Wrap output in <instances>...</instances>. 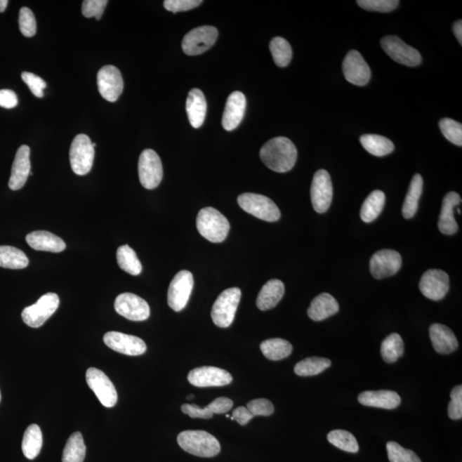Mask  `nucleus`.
<instances>
[{
	"instance_id": "36",
	"label": "nucleus",
	"mask_w": 462,
	"mask_h": 462,
	"mask_svg": "<svg viewBox=\"0 0 462 462\" xmlns=\"http://www.w3.org/2000/svg\"><path fill=\"white\" fill-rule=\"evenodd\" d=\"M117 261L121 269L133 276L139 275L143 265L136 252L128 245L121 246L117 251Z\"/></svg>"
},
{
	"instance_id": "12",
	"label": "nucleus",
	"mask_w": 462,
	"mask_h": 462,
	"mask_svg": "<svg viewBox=\"0 0 462 462\" xmlns=\"http://www.w3.org/2000/svg\"><path fill=\"white\" fill-rule=\"evenodd\" d=\"M86 381L98 399L105 408H113L117 402L116 388L103 371L95 367L88 368Z\"/></svg>"
},
{
	"instance_id": "10",
	"label": "nucleus",
	"mask_w": 462,
	"mask_h": 462,
	"mask_svg": "<svg viewBox=\"0 0 462 462\" xmlns=\"http://www.w3.org/2000/svg\"><path fill=\"white\" fill-rule=\"evenodd\" d=\"M383 51L390 58L399 64L416 67L421 64L422 58L418 50L407 45L400 38L395 35H388L381 40Z\"/></svg>"
},
{
	"instance_id": "23",
	"label": "nucleus",
	"mask_w": 462,
	"mask_h": 462,
	"mask_svg": "<svg viewBox=\"0 0 462 462\" xmlns=\"http://www.w3.org/2000/svg\"><path fill=\"white\" fill-rule=\"evenodd\" d=\"M360 404L383 409H395L401 404V397L392 390H368L359 395Z\"/></svg>"
},
{
	"instance_id": "15",
	"label": "nucleus",
	"mask_w": 462,
	"mask_h": 462,
	"mask_svg": "<svg viewBox=\"0 0 462 462\" xmlns=\"http://www.w3.org/2000/svg\"><path fill=\"white\" fill-rule=\"evenodd\" d=\"M98 88L105 100L115 103L122 95L124 80L120 70L113 65H105L97 77Z\"/></svg>"
},
{
	"instance_id": "57",
	"label": "nucleus",
	"mask_w": 462,
	"mask_h": 462,
	"mask_svg": "<svg viewBox=\"0 0 462 462\" xmlns=\"http://www.w3.org/2000/svg\"><path fill=\"white\" fill-rule=\"evenodd\" d=\"M192 399H194V395H190L189 397H187V400H192Z\"/></svg>"
},
{
	"instance_id": "7",
	"label": "nucleus",
	"mask_w": 462,
	"mask_h": 462,
	"mask_svg": "<svg viewBox=\"0 0 462 462\" xmlns=\"http://www.w3.org/2000/svg\"><path fill=\"white\" fill-rule=\"evenodd\" d=\"M95 159V147L88 136L81 134L73 140L70 150V166L77 175H87Z\"/></svg>"
},
{
	"instance_id": "22",
	"label": "nucleus",
	"mask_w": 462,
	"mask_h": 462,
	"mask_svg": "<svg viewBox=\"0 0 462 462\" xmlns=\"http://www.w3.org/2000/svg\"><path fill=\"white\" fill-rule=\"evenodd\" d=\"M30 148L26 145L19 147L11 169L9 187L11 190H21L30 174Z\"/></svg>"
},
{
	"instance_id": "41",
	"label": "nucleus",
	"mask_w": 462,
	"mask_h": 462,
	"mask_svg": "<svg viewBox=\"0 0 462 462\" xmlns=\"http://www.w3.org/2000/svg\"><path fill=\"white\" fill-rule=\"evenodd\" d=\"M327 440L331 444L336 448L343 450V451L350 453H357L359 451V444L357 440L353 434L344 430H331L328 434Z\"/></svg>"
},
{
	"instance_id": "56",
	"label": "nucleus",
	"mask_w": 462,
	"mask_h": 462,
	"mask_svg": "<svg viewBox=\"0 0 462 462\" xmlns=\"http://www.w3.org/2000/svg\"><path fill=\"white\" fill-rule=\"evenodd\" d=\"M8 4H9L8 0H0V13H4L6 11Z\"/></svg>"
},
{
	"instance_id": "42",
	"label": "nucleus",
	"mask_w": 462,
	"mask_h": 462,
	"mask_svg": "<svg viewBox=\"0 0 462 462\" xmlns=\"http://www.w3.org/2000/svg\"><path fill=\"white\" fill-rule=\"evenodd\" d=\"M386 449L390 462H421L420 458L412 450L402 447L397 442H388Z\"/></svg>"
},
{
	"instance_id": "18",
	"label": "nucleus",
	"mask_w": 462,
	"mask_h": 462,
	"mask_svg": "<svg viewBox=\"0 0 462 462\" xmlns=\"http://www.w3.org/2000/svg\"><path fill=\"white\" fill-rule=\"evenodd\" d=\"M187 381L197 387H220L230 385L233 378L229 371L221 368L202 367L192 370Z\"/></svg>"
},
{
	"instance_id": "6",
	"label": "nucleus",
	"mask_w": 462,
	"mask_h": 462,
	"mask_svg": "<svg viewBox=\"0 0 462 462\" xmlns=\"http://www.w3.org/2000/svg\"><path fill=\"white\" fill-rule=\"evenodd\" d=\"M60 306V297L55 293L42 296L37 303L23 309L22 319L27 326L39 328L45 324Z\"/></svg>"
},
{
	"instance_id": "32",
	"label": "nucleus",
	"mask_w": 462,
	"mask_h": 462,
	"mask_svg": "<svg viewBox=\"0 0 462 462\" xmlns=\"http://www.w3.org/2000/svg\"><path fill=\"white\" fill-rule=\"evenodd\" d=\"M422 191L423 178L420 174L414 175L402 206V215L406 219L412 218L416 214Z\"/></svg>"
},
{
	"instance_id": "20",
	"label": "nucleus",
	"mask_w": 462,
	"mask_h": 462,
	"mask_svg": "<svg viewBox=\"0 0 462 462\" xmlns=\"http://www.w3.org/2000/svg\"><path fill=\"white\" fill-rule=\"evenodd\" d=\"M105 345L120 354L129 356L143 355L147 350L146 343L136 336L110 331L104 336Z\"/></svg>"
},
{
	"instance_id": "16",
	"label": "nucleus",
	"mask_w": 462,
	"mask_h": 462,
	"mask_svg": "<svg viewBox=\"0 0 462 462\" xmlns=\"http://www.w3.org/2000/svg\"><path fill=\"white\" fill-rule=\"evenodd\" d=\"M402 264V256L398 252L391 249L379 250L371 258L370 271L375 279H383L397 274Z\"/></svg>"
},
{
	"instance_id": "17",
	"label": "nucleus",
	"mask_w": 462,
	"mask_h": 462,
	"mask_svg": "<svg viewBox=\"0 0 462 462\" xmlns=\"http://www.w3.org/2000/svg\"><path fill=\"white\" fill-rule=\"evenodd\" d=\"M418 286L426 298L440 301L444 298L449 291V277L442 270H428L423 274Z\"/></svg>"
},
{
	"instance_id": "2",
	"label": "nucleus",
	"mask_w": 462,
	"mask_h": 462,
	"mask_svg": "<svg viewBox=\"0 0 462 462\" xmlns=\"http://www.w3.org/2000/svg\"><path fill=\"white\" fill-rule=\"evenodd\" d=\"M178 442L184 451L199 457H214L221 450L217 438L205 430H184L179 434Z\"/></svg>"
},
{
	"instance_id": "48",
	"label": "nucleus",
	"mask_w": 462,
	"mask_h": 462,
	"mask_svg": "<svg viewBox=\"0 0 462 462\" xmlns=\"http://www.w3.org/2000/svg\"><path fill=\"white\" fill-rule=\"evenodd\" d=\"M246 408L251 412L253 417L270 416L274 413V406L268 399H256L248 403Z\"/></svg>"
},
{
	"instance_id": "45",
	"label": "nucleus",
	"mask_w": 462,
	"mask_h": 462,
	"mask_svg": "<svg viewBox=\"0 0 462 462\" xmlns=\"http://www.w3.org/2000/svg\"><path fill=\"white\" fill-rule=\"evenodd\" d=\"M19 29L26 37H33L37 33V20L33 11L27 7H22L19 13Z\"/></svg>"
},
{
	"instance_id": "37",
	"label": "nucleus",
	"mask_w": 462,
	"mask_h": 462,
	"mask_svg": "<svg viewBox=\"0 0 462 462\" xmlns=\"http://www.w3.org/2000/svg\"><path fill=\"white\" fill-rule=\"evenodd\" d=\"M84 437L79 432L73 433L66 442L62 452V462H84L86 456Z\"/></svg>"
},
{
	"instance_id": "55",
	"label": "nucleus",
	"mask_w": 462,
	"mask_h": 462,
	"mask_svg": "<svg viewBox=\"0 0 462 462\" xmlns=\"http://www.w3.org/2000/svg\"><path fill=\"white\" fill-rule=\"evenodd\" d=\"M454 34H455L457 41L462 44V21L459 20L455 22L453 26Z\"/></svg>"
},
{
	"instance_id": "24",
	"label": "nucleus",
	"mask_w": 462,
	"mask_h": 462,
	"mask_svg": "<svg viewBox=\"0 0 462 462\" xmlns=\"http://www.w3.org/2000/svg\"><path fill=\"white\" fill-rule=\"evenodd\" d=\"M461 198L456 192H449L442 199V205L440 219H438V229L444 235H454L457 232L458 225L454 217V209L460 205Z\"/></svg>"
},
{
	"instance_id": "29",
	"label": "nucleus",
	"mask_w": 462,
	"mask_h": 462,
	"mask_svg": "<svg viewBox=\"0 0 462 462\" xmlns=\"http://www.w3.org/2000/svg\"><path fill=\"white\" fill-rule=\"evenodd\" d=\"M285 288L283 282L272 279L268 282L258 293L256 304L261 311L270 310L275 308L283 298Z\"/></svg>"
},
{
	"instance_id": "1",
	"label": "nucleus",
	"mask_w": 462,
	"mask_h": 462,
	"mask_svg": "<svg viewBox=\"0 0 462 462\" xmlns=\"http://www.w3.org/2000/svg\"><path fill=\"white\" fill-rule=\"evenodd\" d=\"M260 159L273 171L284 173L295 166L297 150L295 145L286 137H276L262 147Z\"/></svg>"
},
{
	"instance_id": "33",
	"label": "nucleus",
	"mask_w": 462,
	"mask_h": 462,
	"mask_svg": "<svg viewBox=\"0 0 462 462\" xmlns=\"http://www.w3.org/2000/svg\"><path fill=\"white\" fill-rule=\"evenodd\" d=\"M260 350L265 358L270 360H280L287 358L291 355L293 347L288 341L272 338L262 342Z\"/></svg>"
},
{
	"instance_id": "52",
	"label": "nucleus",
	"mask_w": 462,
	"mask_h": 462,
	"mask_svg": "<svg viewBox=\"0 0 462 462\" xmlns=\"http://www.w3.org/2000/svg\"><path fill=\"white\" fill-rule=\"evenodd\" d=\"M233 402L230 398L218 397L215 399L213 402H211L207 408L211 410V412L218 414H226L232 409Z\"/></svg>"
},
{
	"instance_id": "39",
	"label": "nucleus",
	"mask_w": 462,
	"mask_h": 462,
	"mask_svg": "<svg viewBox=\"0 0 462 462\" xmlns=\"http://www.w3.org/2000/svg\"><path fill=\"white\" fill-rule=\"evenodd\" d=\"M331 366V362L329 359L309 357L296 364L295 373L301 377H311L322 373Z\"/></svg>"
},
{
	"instance_id": "30",
	"label": "nucleus",
	"mask_w": 462,
	"mask_h": 462,
	"mask_svg": "<svg viewBox=\"0 0 462 462\" xmlns=\"http://www.w3.org/2000/svg\"><path fill=\"white\" fill-rule=\"evenodd\" d=\"M43 437L40 426L32 424L25 430L22 442L23 455L29 460H34L40 455Z\"/></svg>"
},
{
	"instance_id": "28",
	"label": "nucleus",
	"mask_w": 462,
	"mask_h": 462,
	"mask_svg": "<svg viewBox=\"0 0 462 462\" xmlns=\"http://www.w3.org/2000/svg\"><path fill=\"white\" fill-rule=\"evenodd\" d=\"M186 111L192 127H201L204 123L206 113V98L202 90H191L186 101Z\"/></svg>"
},
{
	"instance_id": "50",
	"label": "nucleus",
	"mask_w": 462,
	"mask_h": 462,
	"mask_svg": "<svg viewBox=\"0 0 462 462\" xmlns=\"http://www.w3.org/2000/svg\"><path fill=\"white\" fill-rule=\"evenodd\" d=\"M202 4L201 0H166L164 2V7L171 13H177L180 11L194 9Z\"/></svg>"
},
{
	"instance_id": "5",
	"label": "nucleus",
	"mask_w": 462,
	"mask_h": 462,
	"mask_svg": "<svg viewBox=\"0 0 462 462\" xmlns=\"http://www.w3.org/2000/svg\"><path fill=\"white\" fill-rule=\"evenodd\" d=\"M237 202L241 209L253 216L268 222H276L281 217L279 207L264 195L245 193L239 195Z\"/></svg>"
},
{
	"instance_id": "34",
	"label": "nucleus",
	"mask_w": 462,
	"mask_h": 462,
	"mask_svg": "<svg viewBox=\"0 0 462 462\" xmlns=\"http://www.w3.org/2000/svg\"><path fill=\"white\" fill-rule=\"evenodd\" d=\"M360 143L370 154L377 157L386 156L395 150L390 140L378 135H364L360 137Z\"/></svg>"
},
{
	"instance_id": "31",
	"label": "nucleus",
	"mask_w": 462,
	"mask_h": 462,
	"mask_svg": "<svg viewBox=\"0 0 462 462\" xmlns=\"http://www.w3.org/2000/svg\"><path fill=\"white\" fill-rule=\"evenodd\" d=\"M385 194L381 190H375L368 195L360 210V218L365 223H371L382 213L385 206Z\"/></svg>"
},
{
	"instance_id": "54",
	"label": "nucleus",
	"mask_w": 462,
	"mask_h": 462,
	"mask_svg": "<svg viewBox=\"0 0 462 462\" xmlns=\"http://www.w3.org/2000/svg\"><path fill=\"white\" fill-rule=\"evenodd\" d=\"M253 418V415L248 408L239 407V408L233 411L231 420L237 421L241 425H246Z\"/></svg>"
},
{
	"instance_id": "35",
	"label": "nucleus",
	"mask_w": 462,
	"mask_h": 462,
	"mask_svg": "<svg viewBox=\"0 0 462 462\" xmlns=\"http://www.w3.org/2000/svg\"><path fill=\"white\" fill-rule=\"evenodd\" d=\"M29 265V258L22 250L11 246H0V268L25 269Z\"/></svg>"
},
{
	"instance_id": "26",
	"label": "nucleus",
	"mask_w": 462,
	"mask_h": 462,
	"mask_svg": "<svg viewBox=\"0 0 462 462\" xmlns=\"http://www.w3.org/2000/svg\"><path fill=\"white\" fill-rule=\"evenodd\" d=\"M430 338L434 350L441 355H449L457 350L458 341L454 332L448 326L433 324L430 327Z\"/></svg>"
},
{
	"instance_id": "27",
	"label": "nucleus",
	"mask_w": 462,
	"mask_h": 462,
	"mask_svg": "<svg viewBox=\"0 0 462 462\" xmlns=\"http://www.w3.org/2000/svg\"><path fill=\"white\" fill-rule=\"evenodd\" d=\"M338 311L339 305L334 297L330 293H322L312 301L308 315L313 321H322L335 315Z\"/></svg>"
},
{
	"instance_id": "58",
	"label": "nucleus",
	"mask_w": 462,
	"mask_h": 462,
	"mask_svg": "<svg viewBox=\"0 0 462 462\" xmlns=\"http://www.w3.org/2000/svg\"><path fill=\"white\" fill-rule=\"evenodd\" d=\"M457 211H458V213L461 214V209H458Z\"/></svg>"
},
{
	"instance_id": "49",
	"label": "nucleus",
	"mask_w": 462,
	"mask_h": 462,
	"mask_svg": "<svg viewBox=\"0 0 462 462\" xmlns=\"http://www.w3.org/2000/svg\"><path fill=\"white\" fill-rule=\"evenodd\" d=\"M22 79L29 88L30 91L34 96L42 98L44 96V89L46 88V84L40 77L34 75L30 72H23Z\"/></svg>"
},
{
	"instance_id": "38",
	"label": "nucleus",
	"mask_w": 462,
	"mask_h": 462,
	"mask_svg": "<svg viewBox=\"0 0 462 462\" xmlns=\"http://www.w3.org/2000/svg\"><path fill=\"white\" fill-rule=\"evenodd\" d=\"M403 354H404V343L400 335L392 334L383 341L381 355L385 362H397Z\"/></svg>"
},
{
	"instance_id": "43",
	"label": "nucleus",
	"mask_w": 462,
	"mask_h": 462,
	"mask_svg": "<svg viewBox=\"0 0 462 462\" xmlns=\"http://www.w3.org/2000/svg\"><path fill=\"white\" fill-rule=\"evenodd\" d=\"M442 134L450 143L462 146V124L450 119H442L440 122Z\"/></svg>"
},
{
	"instance_id": "14",
	"label": "nucleus",
	"mask_w": 462,
	"mask_h": 462,
	"mask_svg": "<svg viewBox=\"0 0 462 462\" xmlns=\"http://www.w3.org/2000/svg\"><path fill=\"white\" fill-rule=\"evenodd\" d=\"M115 310L125 319L144 321L150 318V308L147 301L132 293H123L117 297Z\"/></svg>"
},
{
	"instance_id": "25",
	"label": "nucleus",
	"mask_w": 462,
	"mask_h": 462,
	"mask_svg": "<svg viewBox=\"0 0 462 462\" xmlns=\"http://www.w3.org/2000/svg\"><path fill=\"white\" fill-rule=\"evenodd\" d=\"M27 244L38 251L60 253L66 249V244L60 237L45 230L34 231L27 235Z\"/></svg>"
},
{
	"instance_id": "4",
	"label": "nucleus",
	"mask_w": 462,
	"mask_h": 462,
	"mask_svg": "<svg viewBox=\"0 0 462 462\" xmlns=\"http://www.w3.org/2000/svg\"><path fill=\"white\" fill-rule=\"evenodd\" d=\"M242 296L241 289L230 288L223 291L211 309V319L217 326L227 328L233 323Z\"/></svg>"
},
{
	"instance_id": "8",
	"label": "nucleus",
	"mask_w": 462,
	"mask_h": 462,
	"mask_svg": "<svg viewBox=\"0 0 462 462\" xmlns=\"http://www.w3.org/2000/svg\"><path fill=\"white\" fill-rule=\"evenodd\" d=\"M218 31L213 26H202L192 29L184 37L182 48L184 53L195 56L204 53L216 42Z\"/></svg>"
},
{
	"instance_id": "53",
	"label": "nucleus",
	"mask_w": 462,
	"mask_h": 462,
	"mask_svg": "<svg viewBox=\"0 0 462 462\" xmlns=\"http://www.w3.org/2000/svg\"><path fill=\"white\" fill-rule=\"evenodd\" d=\"M18 104V96L13 90H0V107L6 109H11L17 107Z\"/></svg>"
},
{
	"instance_id": "9",
	"label": "nucleus",
	"mask_w": 462,
	"mask_h": 462,
	"mask_svg": "<svg viewBox=\"0 0 462 462\" xmlns=\"http://www.w3.org/2000/svg\"><path fill=\"white\" fill-rule=\"evenodd\" d=\"M140 182L147 190L156 189L163 179L161 160L157 152L146 150L140 155L138 163Z\"/></svg>"
},
{
	"instance_id": "51",
	"label": "nucleus",
	"mask_w": 462,
	"mask_h": 462,
	"mask_svg": "<svg viewBox=\"0 0 462 462\" xmlns=\"http://www.w3.org/2000/svg\"><path fill=\"white\" fill-rule=\"evenodd\" d=\"M182 412L194 418H211L213 417V414L207 408V406L206 408L202 409L195 404H183L182 406Z\"/></svg>"
},
{
	"instance_id": "19",
	"label": "nucleus",
	"mask_w": 462,
	"mask_h": 462,
	"mask_svg": "<svg viewBox=\"0 0 462 462\" xmlns=\"http://www.w3.org/2000/svg\"><path fill=\"white\" fill-rule=\"evenodd\" d=\"M343 75L350 84L365 86L371 79L369 65L357 51L348 52L343 62Z\"/></svg>"
},
{
	"instance_id": "47",
	"label": "nucleus",
	"mask_w": 462,
	"mask_h": 462,
	"mask_svg": "<svg viewBox=\"0 0 462 462\" xmlns=\"http://www.w3.org/2000/svg\"><path fill=\"white\" fill-rule=\"evenodd\" d=\"M451 402L448 408L449 416L451 420H461L462 418V386L458 385L450 393Z\"/></svg>"
},
{
	"instance_id": "44",
	"label": "nucleus",
	"mask_w": 462,
	"mask_h": 462,
	"mask_svg": "<svg viewBox=\"0 0 462 462\" xmlns=\"http://www.w3.org/2000/svg\"><path fill=\"white\" fill-rule=\"evenodd\" d=\"M357 4L364 10L387 13L397 9L400 1H397V0H358Z\"/></svg>"
},
{
	"instance_id": "11",
	"label": "nucleus",
	"mask_w": 462,
	"mask_h": 462,
	"mask_svg": "<svg viewBox=\"0 0 462 462\" xmlns=\"http://www.w3.org/2000/svg\"><path fill=\"white\" fill-rule=\"evenodd\" d=\"M193 287L194 277L190 272L183 270L174 277L168 289V305L172 310L180 312L185 308Z\"/></svg>"
},
{
	"instance_id": "59",
	"label": "nucleus",
	"mask_w": 462,
	"mask_h": 462,
	"mask_svg": "<svg viewBox=\"0 0 462 462\" xmlns=\"http://www.w3.org/2000/svg\"><path fill=\"white\" fill-rule=\"evenodd\" d=\"M0 401H1V394H0Z\"/></svg>"
},
{
	"instance_id": "13",
	"label": "nucleus",
	"mask_w": 462,
	"mask_h": 462,
	"mask_svg": "<svg viewBox=\"0 0 462 462\" xmlns=\"http://www.w3.org/2000/svg\"><path fill=\"white\" fill-rule=\"evenodd\" d=\"M334 198V187L330 174L326 170H319L313 176L311 186V201L313 209L324 213L331 206Z\"/></svg>"
},
{
	"instance_id": "40",
	"label": "nucleus",
	"mask_w": 462,
	"mask_h": 462,
	"mask_svg": "<svg viewBox=\"0 0 462 462\" xmlns=\"http://www.w3.org/2000/svg\"><path fill=\"white\" fill-rule=\"evenodd\" d=\"M270 50L273 60L279 67L288 66L292 58V48L289 43L282 37L273 38L270 42Z\"/></svg>"
},
{
	"instance_id": "3",
	"label": "nucleus",
	"mask_w": 462,
	"mask_h": 462,
	"mask_svg": "<svg viewBox=\"0 0 462 462\" xmlns=\"http://www.w3.org/2000/svg\"><path fill=\"white\" fill-rule=\"evenodd\" d=\"M197 227L199 234L213 244L224 242L230 229L228 219L213 207H206L199 211Z\"/></svg>"
},
{
	"instance_id": "46",
	"label": "nucleus",
	"mask_w": 462,
	"mask_h": 462,
	"mask_svg": "<svg viewBox=\"0 0 462 462\" xmlns=\"http://www.w3.org/2000/svg\"><path fill=\"white\" fill-rule=\"evenodd\" d=\"M107 4V0H85L82 3V15L85 18H91L95 17L96 20H100Z\"/></svg>"
},
{
	"instance_id": "21",
	"label": "nucleus",
	"mask_w": 462,
	"mask_h": 462,
	"mask_svg": "<svg viewBox=\"0 0 462 462\" xmlns=\"http://www.w3.org/2000/svg\"><path fill=\"white\" fill-rule=\"evenodd\" d=\"M246 103V97L242 92H233L229 96L222 120L225 131H234L241 124L245 114Z\"/></svg>"
}]
</instances>
